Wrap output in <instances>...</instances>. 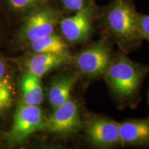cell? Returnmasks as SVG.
<instances>
[{"label":"cell","mask_w":149,"mask_h":149,"mask_svg":"<svg viewBox=\"0 0 149 149\" xmlns=\"http://www.w3.org/2000/svg\"><path fill=\"white\" fill-rule=\"evenodd\" d=\"M139 29L143 40L149 43V15L139 14Z\"/></svg>","instance_id":"e0dca14e"},{"label":"cell","mask_w":149,"mask_h":149,"mask_svg":"<svg viewBox=\"0 0 149 149\" xmlns=\"http://www.w3.org/2000/svg\"><path fill=\"white\" fill-rule=\"evenodd\" d=\"M148 105H149V89H148Z\"/></svg>","instance_id":"d6986e66"},{"label":"cell","mask_w":149,"mask_h":149,"mask_svg":"<svg viewBox=\"0 0 149 149\" xmlns=\"http://www.w3.org/2000/svg\"><path fill=\"white\" fill-rule=\"evenodd\" d=\"M72 57L35 53L26 61V71L42 77L51 70L71 63Z\"/></svg>","instance_id":"30bf717a"},{"label":"cell","mask_w":149,"mask_h":149,"mask_svg":"<svg viewBox=\"0 0 149 149\" xmlns=\"http://www.w3.org/2000/svg\"><path fill=\"white\" fill-rule=\"evenodd\" d=\"M88 141L97 148L120 145V124L104 115L88 113L83 123Z\"/></svg>","instance_id":"8992f818"},{"label":"cell","mask_w":149,"mask_h":149,"mask_svg":"<svg viewBox=\"0 0 149 149\" xmlns=\"http://www.w3.org/2000/svg\"><path fill=\"white\" fill-rule=\"evenodd\" d=\"M13 102L12 83L8 77H3L0 79V113L10 109Z\"/></svg>","instance_id":"9a60e30c"},{"label":"cell","mask_w":149,"mask_h":149,"mask_svg":"<svg viewBox=\"0 0 149 149\" xmlns=\"http://www.w3.org/2000/svg\"><path fill=\"white\" fill-rule=\"evenodd\" d=\"M77 80L74 74H66L57 77L51 83L48 91V102L55 110L71 97V92Z\"/></svg>","instance_id":"8fae6325"},{"label":"cell","mask_w":149,"mask_h":149,"mask_svg":"<svg viewBox=\"0 0 149 149\" xmlns=\"http://www.w3.org/2000/svg\"><path fill=\"white\" fill-rule=\"evenodd\" d=\"M61 17V13L58 9L46 3L28 15L21 29L22 39L31 43L51 34L55 32Z\"/></svg>","instance_id":"52a82bcc"},{"label":"cell","mask_w":149,"mask_h":149,"mask_svg":"<svg viewBox=\"0 0 149 149\" xmlns=\"http://www.w3.org/2000/svg\"><path fill=\"white\" fill-rule=\"evenodd\" d=\"M119 124L120 145L149 147V116L146 119L128 120Z\"/></svg>","instance_id":"9c48e42d"},{"label":"cell","mask_w":149,"mask_h":149,"mask_svg":"<svg viewBox=\"0 0 149 149\" xmlns=\"http://www.w3.org/2000/svg\"><path fill=\"white\" fill-rule=\"evenodd\" d=\"M6 71V67L3 61L0 59V79L4 77V74Z\"/></svg>","instance_id":"ac0fdd59"},{"label":"cell","mask_w":149,"mask_h":149,"mask_svg":"<svg viewBox=\"0 0 149 149\" xmlns=\"http://www.w3.org/2000/svg\"><path fill=\"white\" fill-rule=\"evenodd\" d=\"M139 13L133 0H111L107 6L97 13V19L105 37L111 39L125 53L140 47L141 37Z\"/></svg>","instance_id":"6da1fadb"},{"label":"cell","mask_w":149,"mask_h":149,"mask_svg":"<svg viewBox=\"0 0 149 149\" xmlns=\"http://www.w3.org/2000/svg\"><path fill=\"white\" fill-rule=\"evenodd\" d=\"M40 77L26 71L20 80L22 102L31 105L40 106L44 99Z\"/></svg>","instance_id":"4fadbf2b"},{"label":"cell","mask_w":149,"mask_h":149,"mask_svg":"<svg viewBox=\"0 0 149 149\" xmlns=\"http://www.w3.org/2000/svg\"><path fill=\"white\" fill-rule=\"evenodd\" d=\"M113 58L109 39L104 37L78 52L71 62L77 74L93 79L104 76Z\"/></svg>","instance_id":"3957f363"},{"label":"cell","mask_w":149,"mask_h":149,"mask_svg":"<svg viewBox=\"0 0 149 149\" xmlns=\"http://www.w3.org/2000/svg\"><path fill=\"white\" fill-rule=\"evenodd\" d=\"M126 54L122 51L113 57L103 77L118 107L135 109L141 100L149 66L132 60Z\"/></svg>","instance_id":"7a4b0ae2"},{"label":"cell","mask_w":149,"mask_h":149,"mask_svg":"<svg viewBox=\"0 0 149 149\" xmlns=\"http://www.w3.org/2000/svg\"><path fill=\"white\" fill-rule=\"evenodd\" d=\"M97 13L95 3L91 0L84 8L72 15L61 17L58 25L65 41L70 44H79L88 41L93 33Z\"/></svg>","instance_id":"5b68a950"},{"label":"cell","mask_w":149,"mask_h":149,"mask_svg":"<svg viewBox=\"0 0 149 149\" xmlns=\"http://www.w3.org/2000/svg\"><path fill=\"white\" fill-rule=\"evenodd\" d=\"M63 8L70 13H74L86 6L91 0H59Z\"/></svg>","instance_id":"2e32d148"},{"label":"cell","mask_w":149,"mask_h":149,"mask_svg":"<svg viewBox=\"0 0 149 149\" xmlns=\"http://www.w3.org/2000/svg\"><path fill=\"white\" fill-rule=\"evenodd\" d=\"M48 117L40 106L21 102L14 115L13 124L4 137L10 146H16L36 132L46 130Z\"/></svg>","instance_id":"277c9868"},{"label":"cell","mask_w":149,"mask_h":149,"mask_svg":"<svg viewBox=\"0 0 149 149\" xmlns=\"http://www.w3.org/2000/svg\"><path fill=\"white\" fill-rule=\"evenodd\" d=\"M48 0H6L11 10L17 13L31 14L47 3Z\"/></svg>","instance_id":"5bb4252c"},{"label":"cell","mask_w":149,"mask_h":149,"mask_svg":"<svg viewBox=\"0 0 149 149\" xmlns=\"http://www.w3.org/2000/svg\"><path fill=\"white\" fill-rule=\"evenodd\" d=\"M83 123L79 103L70 97L53 110V114L48 118L46 130L61 136H68L79 131Z\"/></svg>","instance_id":"ba28073f"},{"label":"cell","mask_w":149,"mask_h":149,"mask_svg":"<svg viewBox=\"0 0 149 149\" xmlns=\"http://www.w3.org/2000/svg\"><path fill=\"white\" fill-rule=\"evenodd\" d=\"M30 48L34 53L54 54L71 57L68 50V44L62 36L53 33L30 43Z\"/></svg>","instance_id":"7c38bea8"}]
</instances>
